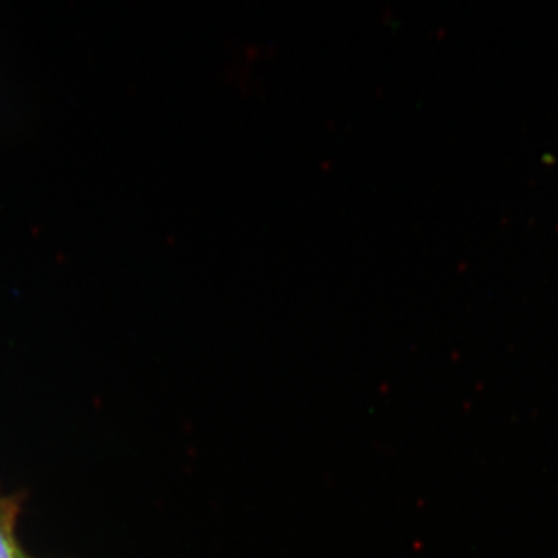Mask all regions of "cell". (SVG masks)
<instances>
[{"instance_id": "obj_1", "label": "cell", "mask_w": 558, "mask_h": 558, "mask_svg": "<svg viewBox=\"0 0 558 558\" xmlns=\"http://www.w3.org/2000/svg\"><path fill=\"white\" fill-rule=\"evenodd\" d=\"M16 520V502L0 495V558H31L17 542Z\"/></svg>"}]
</instances>
